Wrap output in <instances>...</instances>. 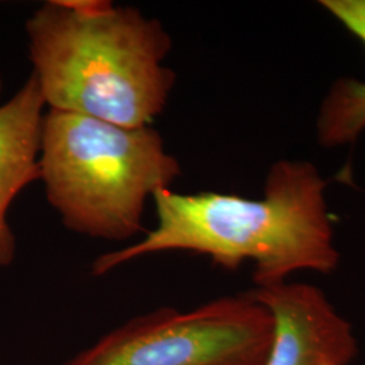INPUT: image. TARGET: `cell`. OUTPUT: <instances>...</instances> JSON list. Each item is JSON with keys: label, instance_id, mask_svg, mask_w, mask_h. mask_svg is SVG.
Here are the masks:
<instances>
[{"label": "cell", "instance_id": "obj_1", "mask_svg": "<svg viewBox=\"0 0 365 365\" xmlns=\"http://www.w3.org/2000/svg\"><path fill=\"white\" fill-rule=\"evenodd\" d=\"M327 187L313 163L284 158L268 170L260 199L157 191L156 227L137 244L99 256L92 274L167 250L199 253L232 271L250 262L256 287L284 283L304 271L331 274L341 253Z\"/></svg>", "mask_w": 365, "mask_h": 365}, {"label": "cell", "instance_id": "obj_7", "mask_svg": "<svg viewBox=\"0 0 365 365\" xmlns=\"http://www.w3.org/2000/svg\"><path fill=\"white\" fill-rule=\"evenodd\" d=\"M321 6L365 48V0H322ZM318 144L327 149L352 145L365 131V80L337 78L327 90L315 122Z\"/></svg>", "mask_w": 365, "mask_h": 365}, {"label": "cell", "instance_id": "obj_5", "mask_svg": "<svg viewBox=\"0 0 365 365\" xmlns=\"http://www.w3.org/2000/svg\"><path fill=\"white\" fill-rule=\"evenodd\" d=\"M250 292L274 318V336L264 365H348L357 356L359 344L351 322L321 288L284 282Z\"/></svg>", "mask_w": 365, "mask_h": 365}, {"label": "cell", "instance_id": "obj_3", "mask_svg": "<svg viewBox=\"0 0 365 365\" xmlns=\"http://www.w3.org/2000/svg\"><path fill=\"white\" fill-rule=\"evenodd\" d=\"M38 165L46 199L66 227L108 241L138 233L146 200L182 175L152 126L56 110L43 117Z\"/></svg>", "mask_w": 365, "mask_h": 365}, {"label": "cell", "instance_id": "obj_4", "mask_svg": "<svg viewBox=\"0 0 365 365\" xmlns=\"http://www.w3.org/2000/svg\"><path fill=\"white\" fill-rule=\"evenodd\" d=\"M272 336V314L248 291L137 317L61 365H264Z\"/></svg>", "mask_w": 365, "mask_h": 365}, {"label": "cell", "instance_id": "obj_2", "mask_svg": "<svg viewBox=\"0 0 365 365\" xmlns=\"http://www.w3.org/2000/svg\"><path fill=\"white\" fill-rule=\"evenodd\" d=\"M26 33L31 75L48 110L145 128L168 105L170 34L140 10L49 0L27 19Z\"/></svg>", "mask_w": 365, "mask_h": 365}, {"label": "cell", "instance_id": "obj_6", "mask_svg": "<svg viewBox=\"0 0 365 365\" xmlns=\"http://www.w3.org/2000/svg\"><path fill=\"white\" fill-rule=\"evenodd\" d=\"M0 78V92H1ZM45 101L30 75L13 96L0 103V217L29 184L39 180V150Z\"/></svg>", "mask_w": 365, "mask_h": 365}, {"label": "cell", "instance_id": "obj_8", "mask_svg": "<svg viewBox=\"0 0 365 365\" xmlns=\"http://www.w3.org/2000/svg\"><path fill=\"white\" fill-rule=\"evenodd\" d=\"M16 253V240L6 217H0V267H9Z\"/></svg>", "mask_w": 365, "mask_h": 365}]
</instances>
